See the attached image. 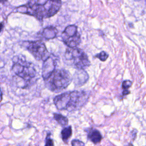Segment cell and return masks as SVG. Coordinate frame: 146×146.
Here are the masks:
<instances>
[{
    "label": "cell",
    "mask_w": 146,
    "mask_h": 146,
    "mask_svg": "<svg viewBox=\"0 0 146 146\" xmlns=\"http://www.w3.org/2000/svg\"><path fill=\"white\" fill-rule=\"evenodd\" d=\"M62 5L61 0H29L23 6L26 13L38 20L50 18L57 13Z\"/></svg>",
    "instance_id": "obj_1"
},
{
    "label": "cell",
    "mask_w": 146,
    "mask_h": 146,
    "mask_svg": "<svg viewBox=\"0 0 146 146\" xmlns=\"http://www.w3.org/2000/svg\"><path fill=\"white\" fill-rule=\"evenodd\" d=\"M88 95L83 91L66 92L57 95L54 99V103L59 110L70 112L80 110L87 102Z\"/></svg>",
    "instance_id": "obj_2"
},
{
    "label": "cell",
    "mask_w": 146,
    "mask_h": 146,
    "mask_svg": "<svg viewBox=\"0 0 146 146\" xmlns=\"http://www.w3.org/2000/svg\"><path fill=\"white\" fill-rule=\"evenodd\" d=\"M11 70L15 77L24 82L25 87L31 84L36 75L33 64L27 61L23 56H18L14 60Z\"/></svg>",
    "instance_id": "obj_3"
},
{
    "label": "cell",
    "mask_w": 146,
    "mask_h": 146,
    "mask_svg": "<svg viewBox=\"0 0 146 146\" xmlns=\"http://www.w3.org/2000/svg\"><path fill=\"white\" fill-rule=\"evenodd\" d=\"M46 87L50 91L58 92L67 87L72 80L70 73L66 70H55L44 79Z\"/></svg>",
    "instance_id": "obj_4"
},
{
    "label": "cell",
    "mask_w": 146,
    "mask_h": 146,
    "mask_svg": "<svg viewBox=\"0 0 146 146\" xmlns=\"http://www.w3.org/2000/svg\"><path fill=\"white\" fill-rule=\"evenodd\" d=\"M64 57L68 64L78 70H84L90 65L87 55L83 50L77 47H68Z\"/></svg>",
    "instance_id": "obj_5"
},
{
    "label": "cell",
    "mask_w": 146,
    "mask_h": 146,
    "mask_svg": "<svg viewBox=\"0 0 146 146\" xmlns=\"http://www.w3.org/2000/svg\"><path fill=\"white\" fill-rule=\"evenodd\" d=\"M62 39L68 47L76 48L80 44V35L75 25H69L66 27L62 34Z\"/></svg>",
    "instance_id": "obj_6"
},
{
    "label": "cell",
    "mask_w": 146,
    "mask_h": 146,
    "mask_svg": "<svg viewBox=\"0 0 146 146\" xmlns=\"http://www.w3.org/2000/svg\"><path fill=\"white\" fill-rule=\"evenodd\" d=\"M27 49L37 60H44L50 55L45 44L39 40L28 42Z\"/></svg>",
    "instance_id": "obj_7"
},
{
    "label": "cell",
    "mask_w": 146,
    "mask_h": 146,
    "mask_svg": "<svg viewBox=\"0 0 146 146\" xmlns=\"http://www.w3.org/2000/svg\"><path fill=\"white\" fill-rule=\"evenodd\" d=\"M57 63V58L53 54L44 60L42 67V77L44 79L48 78L55 70Z\"/></svg>",
    "instance_id": "obj_8"
},
{
    "label": "cell",
    "mask_w": 146,
    "mask_h": 146,
    "mask_svg": "<svg viewBox=\"0 0 146 146\" xmlns=\"http://www.w3.org/2000/svg\"><path fill=\"white\" fill-rule=\"evenodd\" d=\"M88 74L84 70H78L74 75V80L75 85L80 86L83 85L88 80Z\"/></svg>",
    "instance_id": "obj_9"
},
{
    "label": "cell",
    "mask_w": 146,
    "mask_h": 146,
    "mask_svg": "<svg viewBox=\"0 0 146 146\" xmlns=\"http://www.w3.org/2000/svg\"><path fill=\"white\" fill-rule=\"evenodd\" d=\"M87 137L89 140L94 144L100 143L102 139V136L100 132L95 128H90L87 131Z\"/></svg>",
    "instance_id": "obj_10"
},
{
    "label": "cell",
    "mask_w": 146,
    "mask_h": 146,
    "mask_svg": "<svg viewBox=\"0 0 146 146\" xmlns=\"http://www.w3.org/2000/svg\"><path fill=\"white\" fill-rule=\"evenodd\" d=\"M57 30L53 26H50L44 28L41 33V35L46 39H53L57 35Z\"/></svg>",
    "instance_id": "obj_11"
},
{
    "label": "cell",
    "mask_w": 146,
    "mask_h": 146,
    "mask_svg": "<svg viewBox=\"0 0 146 146\" xmlns=\"http://www.w3.org/2000/svg\"><path fill=\"white\" fill-rule=\"evenodd\" d=\"M54 119L58 122V124H59L61 126H66L67 125L68 120L67 117L62 115L60 113H54L53 114Z\"/></svg>",
    "instance_id": "obj_12"
},
{
    "label": "cell",
    "mask_w": 146,
    "mask_h": 146,
    "mask_svg": "<svg viewBox=\"0 0 146 146\" xmlns=\"http://www.w3.org/2000/svg\"><path fill=\"white\" fill-rule=\"evenodd\" d=\"M72 135V128L71 126L64 127L61 131V136L63 141L66 142Z\"/></svg>",
    "instance_id": "obj_13"
},
{
    "label": "cell",
    "mask_w": 146,
    "mask_h": 146,
    "mask_svg": "<svg viewBox=\"0 0 146 146\" xmlns=\"http://www.w3.org/2000/svg\"><path fill=\"white\" fill-rule=\"evenodd\" d=\"M96 58H99L102 61H105L108 57V54L105 51H102L100 53L98 54L96 56Z\"/></svg>",
    "instance_id": "obj_14"
},
{
    "label": "cell",
    "mask_w": 146,
    "mask_h": 146,
    "mask_svg": "<svg viewBox=\"0 0 146 146\" xmlns=\"http://www.w3.org/2000/svg\"><path fill=\"white\" fill-rule=\"evenodd\" d=\"M132 82L130 80H124L122 83V88L124 90H128V89L132 86Z\"/></svg>",
    "instance_id": "obj_15"
},
{
    "label": "cell",
    "mask_w": 146,
    "mask_h": 146,
    "mask_svg": "<svg viewBox=\"0 0 146 146\" xmlns=\"http://www.w3.org/2000/svg\"><path fill=\"white\" fill-rule=\"evenodd\" d=\"M71 145L72 146H85L84 143L78 139H74L71 141Z\"/></svg>",
    "instance_id": "obj_16"
},
{
    "label": "cell",
    "mask_w": 146,
    "mask_h": 146,
    "mask_svg": "<svg viewBox=\"0 0 146 146\" xmlns=\"http://www.w3.org/2000/svg\"><path fill=\"white\" fill-rule=\"evenodd\" d=\"M44 146H54L53 140L48 135L47 136L46 139V143Z\"/></svg>",
    "instance_id": "obj_17"
},
{
    "label": "cell",
    "mask_w": 146,
    "mask_h": 146,
    "mask_svg": "<svg viewBox=\"0 0 146 146\" xmlns=\"http://www.w3.org/2000/svg\"><path fill=\"white\" fill-rule=\"evenodd\" d=\"M129 91L128 90H124L123 92V95H128L129 94Z\"/></svg>",
    "instance_id": "obj_18"
},
{
    "label": "cell",
    "mask_w": 146,
    "mask_h": 146,
    "mask_svg": "<svg viewBox=\"0 0 146 146\" xmlns=\"http://www.w3.org/2000/svg\"><path fill=\"white\" fill-rule=\"evenodd\" d=\"M7 0H1V2L2 3H3V2H5V1H6Z\"/></svg>",
    "instance_id": "obj_19"
},
{
    "label": "cell",
    "mask_w": 146,
    "mask_h": 146,
    "mask_svg": "<svg viewBox=\"0 0 146 146\" xmlns=\"http://www.w3.org/2000/svg\"><path fill=\"white\" fill-rule=\"evenodd\" d=\"M127 146H133V145H132V144H129V145H127Z\"/></svg>",
    "instance_id": "obj_20"
},
{
    "label": "cell",
    "mask_w": 146,
    "mask_h": 146,
    "mask_svg": "<svg viewBox=\"0 0 146 146\" xmlns=\"http://www.w3.org/2000/svg\"><path fill=\"white\" fill-rule=\"evenodd\" d=\"M145 1H146V0H145Z\"/></svg>",
    "instance_id": "obj_21"
}]
</instances>
